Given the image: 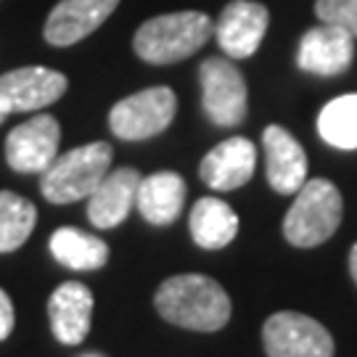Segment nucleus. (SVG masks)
Wrapping results in <instances>:
<instances>
[{
    "label": "nucleus",
    "mask_w": 357,
    "mask_h": 357,
    "mask_svg": "<svg viewBox=\"0 0 357 357\" xmlns=\"http://www.w3.org/2000/svg\"><path fill=\"white\" fill-rule=\"evenodd\" d=\"M138 212L151 225H172L185 204V180L178 172H153L141 178L138 185Z\"/></svg>",
    "instance_id": "f3484780"
},
{
    "label": "nucleus",
    "mask_w": 357,
    "mask_h": 357,
    "mask_svg": "<svg viewBox=\"0 0 357 357\" xmlns=\"http://www.w3.org/2000/svg\"><path fill=\"white\" fill-rule=\"evenodd\" d=\"M79 357H106V355H101V352H85V355H79Z\"/></svg>",
    "instance_id": "393cba45"
},
{
    "label": "nucleus",
    "mask_w": 357,
    "mask_h": 357,
    "mask_svg": "<svg viewBox=\"0 0 357 357\" xmlns=\"http://www.w3.org/2000/svg\"><path fill=\"white\" fill-rule=\"evenodd\" d=\"M48 318L53 336L66 347H77L85 342L93 320V291L85 283H61L48 299Z\"/></svg>",
    "instance_id": "dca6fc26"
},
{
    "label": "nucleus",
    "mask_w": 357,
    "mask_h": 357,
    "mask_svg": "<svg viewBox=\"0 0 357 357\" xmlns=\"http://www.w3.org/2000/svg\"><path fill=\"white\" fill-rule=\"evenodd\" d=\"M61 128L59 119L51 114H38L26 119L8 132L6 138V162L16 172L35 175L45 172L59 156Z\"/></svg>",
    "instance_id": "6e6552de"
},
{
    "label": "nucleus",
    "mask_w": 357,
    "mask_h": 357,
    "mask_svg": "<svg viewBox=\"0 0 357 357\" xmlns=\"http://www.w3.org/2000/svg\"><path fill=\"white\" fill-rule=\"evenodd\" d=\"M66 77L45 66H22L0 75V106L6 114L38 112L56 103L66 93Z\"/></svg>",
    "instance_id": "1a4fd4ad"
},
{
    "label": "nucleus",
    "mask_w": 357,
    "mask_h": 357,
    "mask_svg": "<svg viewBox=\"0 0 357 357\" xmlns=\"http://www.w3.org/2000/svg\"><path fill=\"white\" fill-rule=\"evenodd\" d=\"M204 114L217 128H236L246 116V79L233 61L206 59L199 69Z\"/></svg>",
    "instance_id": "0eeeda50"
},
{
    "label": "nucleus",
    "mask_w": 357,
    "mask_h": 357,
    "mask_svg": "<svg viewBox=\"0 0 357 357\" xmlns=\"http://www.w3.org/2000/svg\"><path fill=\"white\" fill-rule=\"evenodd\" d=\"M257 167V146L249 138H228L217 143L212 151L202 159L199 175L215 191H236L249 183Z\"/></svg>",
    "instance_id": "4468645a"
},
{
    "label": "nucleus",
    "mask_w": 357,
    "mask_h": 357,
    "mask_svg": "<svg viewBox=\"0 0 357 357\" xmlns=\"http://www.w3.org/2000/svg\"><path fill=\"white\" fill-rule=\"evenodd\" d=\"M270 24V13L262 3L255 0H233L228 3L215 24L217 45L230 59L255 56L259 43L265 40Z\"/></svg>",
    "instance_id": "9d476101"
},
{
    "label": "nucleus",
    "mask_w": 357,
    "mask_h": 357,
    "mask_svg": "<svg viewBox=\"0 0 357 357\" xmlns=\"http://www.w3.org/2000/svg\"><path fill=\"white\" fill-rule=\"evenodd\" d=\"M320 138L342 151L357 149V93L339 96L320 109L318 116Z\"/></svg>",
    "instance_id": "aec40b11"
},
{
    "label": "nucleus",
    "mask_w": 357,
    "mask_h": 357,
    "mask_svg": "<svg viewBox=\"0 0 357 357\" xmlns=\"http://www.w3.org/2000/svg\"><path fill=\"white\" fill-rule=\"evenodd\" d=\"M215 35L212 19L202 11H175L153 16L135 32L132 48L149 64H175L202 51Z\"/></svg>",
    "instance_id": "f03ea898"
},
{
    "label": "nucleus",
    "mask_w": 357,
    "mask_h": 357,
    "mask_svg": "<svg viewBox=\"0 0 357 357\" xmlns=\"http://www.w3.org/2000/svg\"><path fill=\"white\" fill-rule=\"evenodd\" d=\"M268 183L275 193H296L307 183V153L299 141L281 125H270L262 132Z\"/></svg>",
    "instance_id": "2eb2a0df"
},
{
    "label": "nucleus",
    "mask_w": 357,
    "mask_h": 357,
    "mask_svg": "<svg viewBox=\"0 0 357 357\" xmlns=\"http://www.w3.org/2000/svg\"><path fill=\"white\" fill-rule=\"evenodd\" d=\"M268 357H333V336L310 315L281 310L262 326Z\"/></svg>",
    "instance_id": "423d86ee"
},
{
    "label": "nucleus",
    "mask_w": 357,
    "mask_h": 357,
    "mask_svg": "<svg viewBox=\"0 0 357 357\" xmlns=\"http://www.w3.org/2000/svg\"><path fill=\"white\" fill-rule=\"evenodd\" d=\"M6 116H8V114H6V109L0 106V125H3V119H6Z\"/></svg>",
    "instance_id": "a878e982"
},
{
    "label": "nucleus",
    "mask_w": 357,
    "mask_h": 357,
    "mask_svg": "<svg viewBox=\"0 0 357 357\" xmlns=\"http://www.w3.org/2000/svg\"><path fill=\"white\" fill-rule=\"evenodd\" d=\"M344 202L331 180L312 178L296 191L291 209L283 217V236L296 249H312L331 238L342 225Z\"/></svg>",
    "instance_id": "7ed1b4c3"
},
{
    "label": "nucleus",
    "mask_w": 357,
    "mask_h": 357,
    "mask_svg": "<svg viewBox=\"0 0 357 357\" xmlns=\"http://www.w3.org/2000/svg\"><path fill=\"white\" fill-rule=\"evenodd\" d=\"M349 273H352V278L357 283V243L352 246V252H349Z\"/></svg>",
    "instance_id": "b1692460"
},
{
    "label": "nucleus",
    "mask_w": 357,
    "mask_h": 357,
    "mask_svg": "<svg viewBox=\"0 0 357 357\" xmlns=\"http://www.w3.org/2000/svg\"><path fill=\"white\" fill-rule=\"evenodd\" d=\"M355 56V38L333 24L307 29L299 40L296 66L307 75L336 77L344 75Z\"/></svg>",
    "instance_id": "9b49d317"
},
{
    "label": "nucleus",
    "mask_w": 357,
    "mask_h": 357,
    "mask_svg": "<svg viewBox=\"0 0 357 357\" xmlns=\"http://www.w3.org/2000/svg\"><path fill=\"white\" fill-rule=\"evenodd\" d=\"M48 246L53 259L69 270L90 273V270H101L109 262V243L79 228L53 230Z\"/></svg>",
    "instance_id": "6ab92c4d"
},
{
    "label": "nucleus",
    "mask_w": 357,
    "mask_h": 357,
    "mask_svg": "<svg viewBox=\"0 0 357 357\" xmlns=\"http://www.w3.org/2000/svg\"><path fill=\"white\" fill-rule=\"evenodd\" d=\"M175 93L169 88H149L128 96L109 112V128L119 141H149L165 132L175 119Z\"/></svg>",
    "instance_id": "39448f33"
},
{
    "label": "nucleus",
    "mask_w": 357,
    "mask_h": 357,
    "mask_svg": "<svg viewBox=\"0 0 357 357\" xmlns=\"http://www.w3.org/2000/svg\"><path fill=\"white\" fill-rule=\"evenodd\" d=\"M112 146L101 141L61 153L45 172H40V191L51 204H72L88 199L112 169Z\"/></svg>",
    "instance_id": "20e7f679"
},
{
    "label": "nucleus",
    "mask_w": 357,
    "mask_h": 357,
    "mask_svg": "<svg viewBox=\"0 0 357 357\" xmlns=\"http://www.w3.org/2000/svg\"><path fill=\"white\" fill-rule=\"evenodd\" d=\"M38 222L35 204L11 191H0V255L16 252L32 236Z\"/></svg>",
    "instance_id": "412c9836"
},
{
    "label": "nucleus",
    "mask_w": 357,
    "mask_h": 357,
    "mask_svg": "<svg viewBox=\"0 0 357 357\" xmlns=\"http://www.w3.org/2000/svg\"><path fill=\"white\" fill-rule=\"evenodd\" d=\"M315 13L323 24H333L357 38V0H318Z\"/></svg>",
    "instance_id": "4be33fe9"
},
{
    "label": "nucleus",
    "mask_w": 357,
    "mask_h": 357,
    "mask_svg": "<svg viewBox=\"0 0 357 357\" xmlns=\"http://www.w3.org/2000/svg\"><path fill=\"white\" fill-rule=\"evenodd\" d=\"M153 305L167 323L188 331L215 333L225 328L230 320L228 291L202 273L167 278L153 294Z\"/></svg>",
    "instance_id": "f257e3e1"
},
{
    "label": "nucleus",
    "mask_w": 357,
    "mask_h": 357,
    "mask_svg": "<svg viewBox=\"0 0 357 357\" xmlns=\"http://www.w3.org/2000/svg\"><path fill=\"white\" fill-rule=\"evenodd\" d=\"M119 0H61L51 13L43 35L56 48L75 45L93 35L116 11Z\"/></svg>",
    "instance_id": "f8f14e48"
},
{
    "label": "nucleus",
    "mask_w": 357,
    "mask_h": 357,
    "mask_svg": "<svg viewBox=\"0 0 357 357\" xmlns=\"http://www.w3.org/2000/svg\"><path fill=\"white\" fill-rule=\"evenodd\" d=\"M188 225H191L193 243L209 252L225 249L238 236V215L233 212V206L217 196H204L193 204Z\"/></svg>",
    "instance_id": "a211bd4d"
},
{
    "label": "nucleus",
    "mask_w": 357,
    "mask_h": 357,
    "mask_svg": "<svg viewBox=\"0 0 357 357\" xmlns=\"http://www.w3.org/2000/svg\"><path fill=\"white\" fill-rule=\"evenodd\" d=\"M13 331V302L11 296L0 289V342Z\"/></svg>",
    "instance_id": "5701e85b"
},
{
    "label": "nucleus",
    "mask_w": 357,
    "mask_h": 357,
    "mask_svg": "<svg viewBox=\"0 0 357 357\" xmlns=\"http://www.w3.org/2000/svg\"><path fill=\"white\" fill-rule=\"evenodd\" d=\"M141 175L132 167L109 169L103 180L96 185V191L88 196V220L98 230L116 228L125 222V217L132 212L138 199Z\"/></svg>",
    "instance_id": "ddd939ff"
}]
</instances>
